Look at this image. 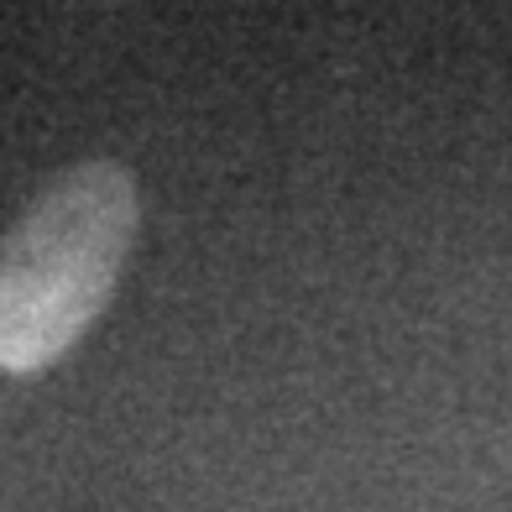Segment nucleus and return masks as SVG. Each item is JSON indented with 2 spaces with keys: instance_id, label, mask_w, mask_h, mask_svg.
<instances>
[{
  "instance_id": "f257e3e1",
  "label": "nucleus",
  "mask_w": 512,
  "mask_h": 512,
  "mask_svg": "<svg viewBox=\"0 0 512 512\" xmlns=\"http://www.w3.org/2000/svg\"><path fill=\"white\" fill-rule=\"evenodd\" d=\"M142 230L136 173L84 157L32 194L0 241V371L37 377L89 335Z\"/></svg>"
}]
</instances>
